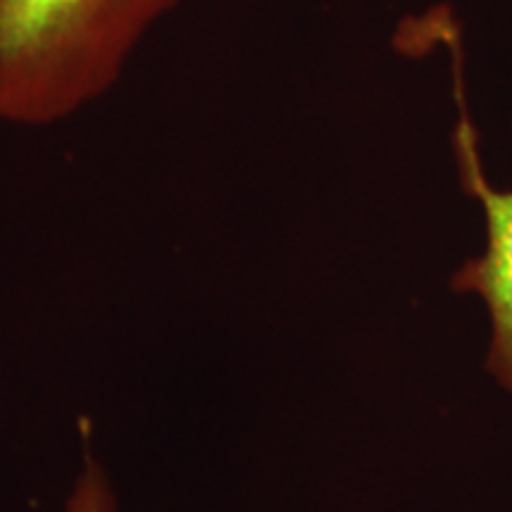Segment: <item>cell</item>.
Segmentation results:
<instances>
[{"label": "cell", "mask_w": 512, "mask_h": 512, "mask_svg": "<svg viewBox=\"0 0 512 512\" xmlns=\"http://www.w3.org/2000/svg\"><path fill=\"white\" fill-rule=\"evenodd\" d=\"M185 0H0V124L43 128L117 86Z\"/></svg>", "instance_id": "1"}, {"label": "cell", "mask_w": 512, "mask_h": 512, "mask_svg": "<svg viewBox=\"0 0 512 512\" xmlns=\"http://www.w3.org/2000/svg\"><path fill=\"white\" fill-rule=\"evenodd\" d=\"M64 512H119L110 477L100 460L95 458L91 444H86V451H83L81 472L69 491Z\"/></svg>", "instance_id": "3"}, {"label": "cell", "mask_w": 512, "mask_h": 512, "mask_svg": "<svg viewBox=\"0 0 512 512\" xmlns=\"http://www.w3.org/2000/svg\"><path fill=\"white\" fill-rule=\"evenodd\" d=\"M446 41L453 60V79H456L458 100V126L453 131L456 138V159L460 183L470 197L482 204L486 247L484 254L467 259L453 273L451 290L458 294H477L489 313V349L484 356L486 373L494 377L498 387L512 394V190H498L484 174L482 157H479V136L472 124L465 105L463 88V48L458 34H453L451 24L439 31Z\"/></svg>", "instance_id": "2"}]
</instances>
